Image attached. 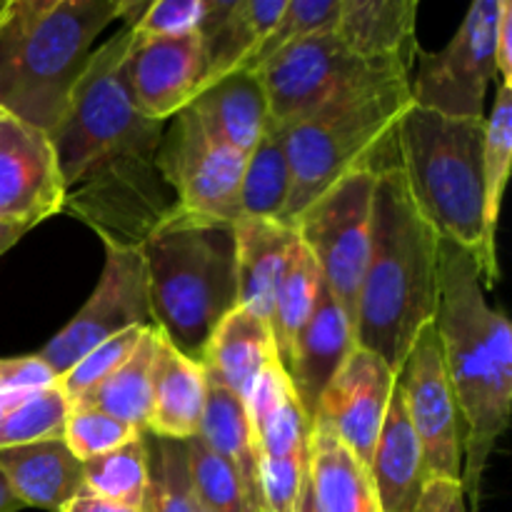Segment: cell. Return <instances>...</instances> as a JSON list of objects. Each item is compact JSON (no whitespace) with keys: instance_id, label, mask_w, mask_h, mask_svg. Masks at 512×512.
Instances as JSON below:
<instances>
[{"instance_id":"cell-1","label":"cell","mask_w":512,"mask_h":512,"mask_svg":"<svg viewBox=\"0 0 512 512\" xmlns=\"http://www.w3.org/2000/svg\"><path fill=\"white\" fill-rule=\"evenodd\" d=\"M135 23L90 53L58 128L50 133L65 185L63 210L120 245H143L175 208V195L155 168L165 123L135 110L125 60Z\"/></svg>"},{"instance_id":"cell-2","label":"cell","mask_w":512,"mask_h":512,"mask_svg":"<svg viewBox=\"0 0 512 512\" xmlns=\"http://www.w3.org/2000/svg\"><path fill=\"white\" fill-rule=\"evenodd\" d=\"M443 363L463 418V490L478 498L495 443L510 425L512 328L485 300L483 273L468 250L438 243V305Z\"/></svg>"},{"instance_id":"cell-3","label":"cell","mask_w":512,"mask_h":512,"mask_svg":"<svg viewBox=\"0 0 512 512\" xmlns=\"http://www.w3.org/2000/svg\"><path fill=\"white\" fill-rule=\"evenodd\" d=\"M438 243L388 160L375 173L370 255L355 303V345L385 360L395 375L438 305Z\"/></svg>"},{"instance_id":"cell-4","label":"cell","mask_w":512,"mask_h":512,"mask_svg":"<svg viewBox=\"0 0 512 512\" xmlns=\"http://www.w3.org/2000/svg\"><path fill=\"white\" fill-rule=\"evenodd\" d=\"M125 0L0 3V110L53 133L98 35Z\"/></svg>"},{"instance_id":"cell-5","label":"cell","mask_w":512,"mask_h":512,"mask_svg":"<svg viewBox=\"0 0 512 512\" xmlns=\"http://www.w3.org/2000/svg\"><path fill=\"white\" fill-rule=\"evenodd\" d=\"M233 225L175 205L140 245L153 328L198 365L215 328L238 308Z\"/></svg>"},{"instance_id":"cell-6","label":"cell","mask_w":512,"mask_h":512,"mask_svg":"<svg viewBox=\"0 0 512 512\" xmlns=\"http://www.w3.org/2000/svg\"><path fill=\"white\" fill-rule=\"evenodd\" d=\"M485 120L448 118L410 105L393 135V158L425 223L468 250L485 273Z\"/></svg>"},{"instance_id":"cell-7","label":"cell","mask_w":512,"mask_h":512,"mask_svg":"<svg viewBox=\"0 0 512 512\" xmlns=\"http://www.w3.org/2000/svg\"><path fill=\"white\" fill-rule=\"evenodd\" d=\"M410 105V85H405L283 128L290 198L280 223L293 225L308 205L355 170H378L393 160L395 128Z\"/></svg>"},{"instance_id":"cell-8","label":"cell","mask_w":512,"mask_h":512,"mask_svg":"<svg viewBox=\"0 0 512 512\" xmlns=\"http://www.w3.org/2000/svg\"><path fill=\"white\" fill-rule=\"evenodd\" d=\"M258 75L268 95L270 123L280 128L410 85L403 68L360 58L335 33L280 50Z\"/></svg>"},{"instance_id":"cell-9","label":"cell","mask_w":512,"mask_h":512,"mask_svg":"<svg viewBox=\"0 0 512 512\" xmlns=\"http://www.w3.org/2000/svg\"><path fill=\"white\" fill-rule=\"evenodd\" d=\"M375 173L378 170H355L293 220L298 240L310 250L325 285L350 320L355 318L360 280L370 255Z\"/></svg>"},{"instance_id":"cell-10","label":"cell","mask_w":512,"mask_h":512,"mask_svg":"<svg viewBox=\"0 0 512 512\" xmlns=\"http://www.w3.org/2000/svg\"><path fill=\"white\" fill-rule=\"evenodd\" d=\"M500 0H478L438 53L420 50L410 73L413 105L448 118L485 120V93L495 73Z\"/></svg>"},{"instance_id":"cell-11","label":"cell","mask_w":512,"mask_h":512,"mask_svg":"<svg viewBox=\"0 0 512 512\" xmlns=\"http://www.w3.org/2000/svg\"><path fill=\"white\" fill-rule=\"evenodd\" d=\"M155 168L180 208L225 223L240 220L245 155L210 133L188 108L165 123Z\"/></svg>"},{"instance_id":"cell-12","label":"cell","mask_w":512,"mask_h":512,"mask_svg":"<svg viewBox=\"0 0 512 512\" xmlns=\"http://www.w3.org/2000/svg\"><path fill=\"white\" fill-rule=\"evenodd\" d=\"M103 245V273L88 303L35 353L53 370L55 378L68 373L85 353H90L103 340L130 328H153L143 248L110 243V240H103Z\"/></svg>"},{"instance_id":"cell-13","label":"cell","mask_w":512,"mask_h":512,"mask_svg":"<svg viewBox=\"0 0 512 512\" xmlns=\"http://www.w3.org/2000/svg\"><path fill=\"white\" fill-rule=\"evenodd\" d=\"M398 388L423 453L425 480L463 483V418L433 323L415 338L398 373Z\"/></svg>"},{"instance_id":"cell-14","label":"cell","mask_w":512,"mask_h":512,"mask_svg":"<svg viewBox=\"0 0 512 512\" xmlns=\"http://www.w3.org/2000/svg\"><path fill=\"white\" fill-rule=\"evenodd\" d=\"M65 205L50 135L0 110V223L33 230Z\"/></svg>"},{"instance_id":"cell-15","label":"cell","mask_w":512,"mask_h":512,"mask_svg":"<svg viewBox=\"0 0 512 512\" xmlns=\"http://www.w3.org/2000/svg\"><path fill=\"white\" fill-rule=\"evenodd\" d=\"M395 385L398 375L385 360L355 345L315 408L313 420L328 425L368 470Z\"/></svg>"},{"instance_id":"cell-16","label":"cell","mask_w":512,"mask_h":512,"mask_svg":"<svg viewBox=\"0 0 512 512\" xmlns=\"http://www.w3.org/2000/svg\"><path fill=\"white\" fill-rule=\"evenodd\" d=\"M205 50L198 33L178 38H138L125 60V83L140 115L158 123L185 110L203 90Z\"/></svg>"},{"instance_id":"cell-17","label":"cell","mask_w":512,"mask_h":512,"mask_svg":"<svg viewBox=\"0 0 512 512\" xmlns=\"http://www.w3.org/2000/svg\"><path fill=\"white\" fill-rule=\"evenodd\" d=\"M353 348V320H350V315L345 313V308L330 293L323 280L313 315L295 338L290 358L283 365L290 383H293L295 395H298L300 405H303L310 420H313L315 408H318L320 395L328 388L340 365L345 363V358L353 353Z\"/></svg>"},{"instance_id":"cell-18","label":"cell","mask_w":512,"mask_h":512,"mask_svg":"<svg viewBox=\"0 0 512 512\" xmlns=\"http://www.w3.org/2000/svg\"><path fill=\"white\" fill-rule=\"evenodd\" d=\"M288 0H208L198 35L205 50V83L245 70L270 30L283 15Z\"/></svg>"},{"instance_id":"cell-19","label":"cell","mask_w":512,"mask_h":512,"mask_svg":"<svg viewBox=\"0 0 512 512\" xmlns=\"http://www.w3.org/2000/svg\"><path fill=\"white\" fill-rule=\"evenodd\" d=\"M415 18V0H340L333 33L360 58L398 65L410 75L420 53Z\"/></svg>"},{"instance_id":"cell-20","label":"cell","mask_w":512,"mask_h":512,"mask_svg":"<svg viewBox=\"0 0 512 512\" xmlns=\"http://www.w3.org/2000/svg\"><path fill=\"white\" fill-rule=\"evenodd\" d=\"M245 408L253 423L260 465H308L313 420L300 405L293 383L280 363H273L260 375L255 388L245 398Z\"/></svg>"},{"instance_id":"cell-21","label":"cell","mask_w":512,"mask_h":512,"mask_svg":"<svg viewBox=\"0 0 512 512\" xmlns=\"http://www.w3.org/2000/svg\"><path fill=\"white\" fill-rule=\"evenodd\" d=\"M0 475L23 508L60 512L83 490V463L63 440L3 448Z\"/></svg>"},{"instance_id":"cell-22","label":"cell","mask_w":512,"mask_h":512,"mask_svg":"<svg viewBox=\"0 0 512 512\" xmlns=\"http://www.w3.org/2000/svg\"><path fill=\"white\" fill-rule=\"evenodd\" d=\"M233 228L238 305L258 318L270 320L275 290L298 243V233L293 225L265 218H240Z\"/></svg>"},{"instance_id":"cell-23","label":"cell","mask_w":512,"mask_h":512,"mask_svg":"<svg viewBox=\"0 0 512 512\" xmlns=\"http://www.w3.org/2000/svg\"><path fill=\"white\" fill-rule=\"evenodd\" d=\"M370 478L383 512H415L425 488V470L420 443L413 433L403 395L395 385L370 460Z\"/></svg>"},{"instance_id":"cell-24","label":"cell","mask_w":512,"mask_h":512,"mask_svg":"<svg viewBox=\"0 0 512 512\" xmlns=\"http://www.w3.org/2000/svg\"><path fill=\"white\" fill-rule=\"evenodd\" d=\"M188 110L240 155L255 148L270 123L268 95L258 70H235L215 80L190 100Z\"/></svg>"},{"instance_id":"cell-25","label":"cell","mask_w":512,"mask_h":512,"mask_svg":"<svg viewBox=\"0 0 512 512\" xmlns=\"http://www.w3.org/2000/svg\"><path fill=\"white\" fill-rule=\"evenodd\" d=\"M205 408V370L173 348L158 333L153 365V400L145 433L153 438L185 440L198 435Z\"/></svg>"},{"instance_id":"cell-26","label":"cell","mask_w":512,"mask_h":512,"mask_svg":"<svg viewBox=\"0 0 512 512\" xmlns=\"http://www.w3.org/2000/svg\"><path fill=\"white\" fill-rule=\"evenodd\" d=\"M308 488L315 512H383L370 470L320 420L310 430Z\"/></svg>"},{"instance_id":"cell-27","label":"cell","mask_w":512,"mask_h":512,"mask_svg":"<svg viewBox=\"0 0 512 512\" xmlns=\"http://www.w3.org/2000/svg\"><path fill=\"white\" fill-rule=\"evenodd\" d=\"M195 438H200V443L220 455L225 463L233 465L248 490L253 508L268 512L260 490L258 443L245 400L208 373H205V408Z\"/></svg>"},{"instance_id":"cell-28","label":"cell","mask_w":512,"mask_h":512,"mask_svg":"<svg viewBox=\"0 0 512 512\" xmlns=\"http://www.w3.org/2000/svg\"><path fill=\"white\" fill-rule=\"evenodd\" d=\"M273 363H278V355L268 320L238 305L215 328L200 365L245 400Z\"/></svg>"},{"instance_id":"cell-29","label":"cell","mask_w":512,"mask_h":512,"mask_svg":"<svg viewBox=\"0 0 512 512\" xmlns=\"http://www.w3.org/2000/svg\"><path fill=\"white\" fill-rule=\"evenodd\" d=\"M512 155V88L498 85L493 113L485 118L483 138V233H485V273L483 283L493 288L500 280L498 250H495V233H498L500 208H503L505 185L510 178Z\"/></svg>"},{"instance_id":"cell-30","label":"cell","mask_w":512,"mask_h":512,"mask_svg":"<svg viewBox=\"0 0 512 512\" xmlns=\"http://www.w3.org/2000/svg\"><path fill=\"white\" fill-rule=\"evenodd\" d=\"M155 348H158V330L148 328L133 353L75 405H93V408L128 423L138 433H145L150 400H153Z\"/></svg>"},{"instance_id":"cell-31","label":"cell","mask_w":512,"mask_h":512,"mask_svg":"<svg viewBox=\"0 0 512 512\" xmlns=\"http://www.w3.org/2000/svg\"><path fill=\"white\" fill-rule=\"evenodd\" d=\"M290 198V165L283 128L268 123L255 148L245 155L240 183V218L283 220Z\"/></svg>"},{"instance_id":"cell-32","label":"cell","mask_w":512,"mask_h":512,"mask_svg":"<svg viewBox=\"0 0 512 512\" xmlns=\"http://www.w3.org/2000/svg\"><path fill=\"white\" fill-rule=\"evenodd\" d=\"M320 285H323V275H320L318 263L310 255V250L298 240L293 253H290L288 265H285L278 290H275L273 313H270L268 320L280 368L290 358L295 338H298L300 330L305 328L308 318L313 315V308L320 295Z\"/></svg>"},{"instance_id":"cell-33","label":"cell","mask_w":512,"mask_h":512,"mask_svg":"<svg viewBox=\"0 0 512 512\" xmlns=\"http://www.w3.org/2000/svg\"><path fill=\"white\" fill-rule=\"evenodd\" d=\"M148 435L128 440L120 448L83 463V488L128 508H143L148 493Z\"/></svg>"},{"instance_id":"cell-34","label":"cell","mask_w":512,"mask_h":512,"mask_svg":"<svg viewBox=\"0 0 512 512\" xmlns=\"http://www.w3.org/2000/svg\"><path fill=\"white\" fill-rule=\"evenodd\" d=\"M148 438V493L140 512H198L185 443L153 435Z\"/></svg>"},{"instance_id":"cell-35","label":"cell","mask_w":512,"mask_h":512,"mask_svg":"<svg viewBox=\"0 0 512 512\" xmlns=\"http://www.w3.org/2000/svg\"><path fill=\"white\" fill-rule=\"evenodd\" d=\"M68 415L70 400L65 398L58 383L18 393L0 430V450L45 443V440H63Z\"/></svg>"},{"instance_id":"cell-36","label":"cell","mask_w":512,"mask_h":512,"mask_svg":"<svg viewBox=\"0 0 512 512\" xmlns=\"http://www.w3.org/2000/svg\"><path fill=\"white\" fill-rule=\"evenodd\" d=\"M185 450H188L190 480L200 508L210 512H258L233 465L205 448L200 438L185 440Z\"/></svg>"},{"instance_id":"cell-37","label":"cell","mask_w":512,"mask_h":512,"mask_svg":"<svg viewBox=\"0 0 512 512\" xmlns=\"http://www.w3.org/2000/svg\"><path fill=\"white\" fill-rule=\"evenodd\" d=\"M340 0H288L283 15L278 18L275 28L253 55L245 70H258L270 58L300 40L315 38V35L333 33L335 20H338Z\"/></svg>"},{"instance_id":"cell-38","label":"cell","mask_w":512,"mask_h":512,"mask_svg":"<svg viewBox=\"0 0 512 512\" xmlns=\"http://www.w3.org/2000/svg\"><path fill=\"white\" fill-rule=\"evenodd\" d=\"M138 435V430L130 428L128 423L93 408V405H73L68 420H65L63 443L80 463H88Z\"/></svg>"},{"instance_id":"cell-39","label":"cell","mask_w":512,"mask_h":512,"mask_svg":"<svg viewBox=\"0 0 512 512\" xmlns=\"http://www.w3.org/2000/svg\"><path fill=\"white\" fill-rule=\"evenodd\" d=\"M148 328H130L123 333L113 335V338L103 340L100 345H95L90 353H85L68 373H63L58 378V388L63 390L65 398L70 400V405L80 403L90 390L98 383H103L130 353L138 345V340L143 338V333Z\"/></svg>"},{"instance_id":"cell-40","label":"cell","mask_w":512,"mask_h":512,"mask_svg":"<svg viewBox=\"0 0 512 512\" xmlns=\"http://www.w3.org/2000/svg\"><path fill=\"white\" fill-rule=\"evenodd\" d=\"M208 0H155L133 25L138 38H178L198 33Z\"/></svg>"},{"instance_id":"cell-41","label":"cell","mask_w":512,"mask_h":512,"mask_svg":"<svg viewBox=\"0 0 512 512\" xmlns=\"http://www.w3.org/2000/svg\"><path fill=\"white\" fill-rule=\"evenodd\" d=\"M58 383L53 370L38 355H13L0 358V395L25 393V390L48 388Z\"/></svg>"},{"instance_id":"cell-42","label":"cell","mask_w":512,"mask_h":512,"mask_svg":"<svg viewBox=\"0 0 512 512\" xmlns=\"http://www.w3.org/2000/svg\"><path fill=\"white\" fill-rule=\"evenodd\" d=\"M415 512H468L463 483H455V480H428Z\"/></svg>"},{"instance_id":"cell-43","label":"cell","mask_w":512,"mask_h":512,"mask_svg":"<svg viewBox=\"0 0 512 512\" xmlns=\"http://www.w3.org/2000/svg\"><path fill=\"white\" fill-rule=\"evenodd\" d=\"M495 73L500 85L512 88V3L500 0L498 33H495Z\"/></svg>"},{"instance_id":"cell-44","label":"cell","mask_w":512,"mask_h":512,"mask_svg":"<svg viewBox=\"0 0 512 512\" xmlns=\"http://www.w3.org/2000/svg\"><path fill=\"white\" fill-rule=\"evenodd\" d=\"M60 512H140V510L113 503V500H105L100 498V495L90 493V490L83 488L78 495H73V498L65 503V508Z\"/></svg>"},{"instance_id":"cell-45","label":"cell","mask_w":512,"mask_h":512,"mask_svg":"<svg viewBox=\"0 0 512 512\" xmlns=\"http://www.w3.org/2000/svg\"><path fill=\"white\" fill-rule=\"evenodd\" d=\"M28 233V228H23V225H3L0 223V255L8 253L10 248H13L15 243H18L23 235Z\"/></svg>"},{"instance_id":"cell-46","label":"cell","mask_w":512,"mask_h":512,"mask_svg":"<svg viewBox=\"0 0 512 512\" xmlns=\"http://www.w3.org/2000/svg\"><path fill=\"white\" fill-rule=\"evenodd\" d=\"M23 510V503L13 495V490L8 488L5 478L0 475V512H18Z\"/></svg>"},{"instance_id":"cell-47","label":"cell","mask_w":512,"mask_h":512,"mask_svg":"<svg viewBox=\"0 0 512 512\" xmlns=\"http://www.w3.org/2000/svg\"><path fill=\"white\" fill-rule=\"evenodd\" d=\"M295 512H315L313 508V500H310V488H308V478H305L303 485V493H300L298 505H295Z\"/></svg>"},{"instance_id":"cell-48","label":"cell","mask_w":512,"mask_h":512,"mask_svg":"<svg viewBox=\"0 0 512 512\" xmlns=\"http://www.w3.org/2000/svg\"><path fill=\"white\" fill-rule=\"evenodd\" d=\"M15 395H18V393H13V395H0V430H3L5 415H8V410H10V405H13Z\"/></svg>"},{"instance_id":"cell-49","label":"cell","mask_w":512,"mask_h":512,"mask_svg":"<svg viewBox=\"0 0 512 512\" xmlns=\"http://www.w3.org/2000/svg\"><path fill=\"white\" fill-rule=\"evenodd\" d=\"M198 512H210V510H205V508H198Z\"/></svg>"}]
</instances>
